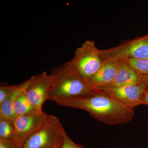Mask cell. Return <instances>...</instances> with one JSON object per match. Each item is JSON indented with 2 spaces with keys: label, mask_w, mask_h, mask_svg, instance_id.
I'll use <instances>...</instances> for the list:
<instances>
[{
  "label": "cell",
  "mask_w": 148,
  "mask_h": 148,
  "mask_svg": "<svg viewBox=\"0 0 148 148\" xmlns=\"http://www.w3.org/2000/svg\"><path fill=\"white\" fill-rule=\"evenodd\" d=\"M143 75L125 61H119L114 78L110 87L135 85L143 83Z\"/></svg>",
  "instance_id": "cell-10"
},
{
  "label": "cell",
  "mask_w": 148,
  "mask_h": 148,
  "mask_svg": "<svg viewBox=\"0 0 148 148\" xmlns=\"http://www.w3.org/2000/svg\"><path fill=\"white\" fill-rule=\"evenodd\" d=\"M147 87L143 83L135 85L110 87L100 89L122 106L130 109L141 105V98Z\"/></svg>",
  "instance_id": "cell-8"
},
{
  "label": "cell",
  "mask_w": 148,
  "mask_h": 148,
  "mask_svg": "<svg viewBox=\"0 0 148 148\" xmlns=\"http://www.w3.org/2000/svg\"><path fill=\"white\" fill-rule=\"evenodd\" d=\"M34 79V76L19 84V87L13 94L0 105V118L13 122L16 119L14 114L13 105L14 101L19 95L27 90Z\"/></svg>",
  "instance_id": "cell-11"
},
{
  "label": "cell",
  "mask_w": 148,
  "mask_h": 148,
  "mask_svg": "<svg viewBox=\"0 0 148 148\" xmlns=\"http://www.w3.org/2000/svg\"><path fill=\"white\" fill-rule=\"evenodd\" d=\"M54 102L62 107L84 110L95 119L110 125L127 123L132 120L135 114L134 110L122 106L99 90L88 96L59 99Z\"/></svg>",
  "instance_id": "cell-1"
},
{
  "label": "cell",
  "mask_w": 148,
  "mask_h": 148,
  "mask_svg": "<svg viewBox=\"0 0 148 148\" xmlns=\"http://www.w3.org/2000/svg\"><path fill=\"white\" fill-rule=\"evenodd\" d=\"M103 61L101 69L87 81L93 88L97 90L106 88L110 86L118 67L119 61L107 60Z\"/></svg>",
  "instance_id": "cell-9"
},
{
  "label": "cell",
  "mask_w": 148,
  "mask_h": 148,
  "mask_svg": "<svg viewBox=\"0 0 148 148\" xmlns=\"http://www.w3.org/2000/svg\"><path fill=\"white\" fill-rule=\"evenodd\" d=\"M103 61H124L148 58V34L134 39L125 41L115 47L100 50Z\"/></svg>",
  "instance_id": "cell-5"
},
{
  "label": "cell",
  "mask_w": 148,
  "mask_h": 148,
  "mask_svg": "<svg viewBox=\"0 0 148 148\" xmlns=\"http://www.w3.org/2000/svg\"><path fill=\"white\" fill-rule=\"evenodd\" d=\"M49 115L38 112L17 117L13 121L14 135L13 142L18 148L25 141L40 129Z\"/></svg>",
  "instance_id": "cell-6"
},
{
  "label": "cell",
  "mask_w": 148,
  "mask_h": 148,
  "mask_svg": "<svg viewBox=\"0 0 148 148\" xmlns=\"http://www.w3.org/2000/svg\"><path fill=\"white\" fill-rule=\"evenodd\" d=\"M0 148H17L12 140H0Z\"/></svg>",
  "instance_id": "cell-17"
},
{
  "label": "cell",
  "mask_w": 148,
  "mask_h": 148,
  "mask_svg": "<svg viewBox=\"0 0 148 148\" xmlns=\"http://www.w3.org/2000/svg\"><path fill=\"white\" fill-rule=\"evenodd\" d=\"M26 91L22 93L14 101L13 105L14 114L16 117L26 115L40 112L35 108L26 96Z\"/></svg>",
  "instance_id": "cell-12"
},
{
  "label": "cell",
  "mask_w": 148,
  "mask_h": 148,
  "mask_svg": "<svg viewBox=\"0 0 148 148\" xmlns=\"http://www.w3.org/2000/svg\"><path fill=\"white\" fill-rule=\"evenodd\" d=\"M66 133L58 118L49 115L41 128L18 148H61Z\"/></svg>",
  "instance_id": "cell-3"
},
{
  "label": "cell",
  "mask_w": 148,
  "mask_h": 148,
  "mask_svg": "<svg viewBox=\"0 0 148 148\" xmlns=\"http://www.w3.org/2000/svg\"><path fill=\"white\" fill-rule=\"evenodd\" d=\"M19 86V84L9 85L8 84H1L0 86V105L13 94L17 90Z\"/></svg>",
  "instance_id": "cell-15"
},
{
  "label": "cell",
  "mask_w": 148,
  "mask_h": 148,
  "mask_svg": "<svg viewBox=\"0 0 148 148\" xmlns=\"http://www.w3.org/2000/svg\"><path fill=\"white\" fill-rule=\"evenodd\" d=\"M54 82V77L52 74L43 72L34 75V80L26 90L25 93L28 100L40 112H43L44 103L49 99Z\"/></svg>",
  "instance_id": "cell-7"
},
{
  "label": "cell",
  "mask_w": 148,
  "mask_h": 148,
  "mask_svg": "<svg viewBox=\"0 0 148 148\" xmlns=\"http://www.w3.org/2000/svg\"><path fill=\"white\" fill-rule=\"evenodd\" d=\"M50 73L54 77V82L49 94V101L88 96L97 90L80 76L69 61L54 68Z\"/></svg>",
  "instance_id": "cell-2"
},
{
  "label": "cell",
  "mask_w": 148,
  "mask_h": 148,
  "mask_svg": "<svg viewBox=\"0 0 148 148\" xmlns=\"http://www.w3.org/2000/svg\"><path fill=\"white\" fill-rule=\"evenodd\" d=\"M69 61L80 76L87 81L99 71L104 62L100 49L93 41L88 40L77 49Z\"/></svg>",
  "instance_id": "cell-4"
},
{
  "label": "cell",
  "mask_w": 148,
  "mask_h": 148,
  "mask_svg": "<svg viewBox=\"0 0 148 148\" xmlns=\"http://www.w3.org/2000/svg\"><path fill=\"white\" fill-rule=\"evenodd\" d=\"M14 135L13 122L0 118V140L13 141Z\"/></svg>",
  "instance_id": "cell-13"
},
{
  "label": "cell",
  "mask_w": 148,
  "mask_h": 148,
  "mask_svg": "<svg viewBox=\"0 0 148 148\" xmlns=\"http://www.w3.org/2000/svg\"><path fill=\"white\" fill-rule=\"evenodd\" d=\"M143 82L148 89V75H143Z\"/></svg>",
  "instance_id": "cell-19"
},
{
  "label": "cell",
  "mask_w": 148,
  "mask_h": 148,
  "mask_svg": "<svg viewBox=\"0 0 148 148\" xmlns=\"http://www.w3.org/2000/svg\"><path fill=\"white\" fill-rule=\"evenodd\" d=\"M141 104L148 106V89L146 88L141 98Z\"/></svg>",
  "instance_id": "cell-18"
},
{
  "label": "cell",
  "mask_w": 148,
  "mask_h": 148,
  "mask_svg": "<svg viewBox=\"0 0 148 148\" xmlns=\"http://www.w3.org/2000/svg\"><path fill=\"white\" fill-rule=\"evenodd\" d=\"M61 148H86L79 145L76 144L70 138L69 135L66 133L64 137V143Z\"/></svg>",
  "instance_id": "cell-16"
},
{
  "label": "cell",
  "mask_w": 148,
  "mask_h": 148,
  "mask_svg": "<svg viewBox=\"0 0 148 148\" xmlns=\"http://www.w3.org/2000/svg\"><path fill=\"white\" fill-rule=\"evenodd\" d=\"M143 75H148V58L124 61Z\"/></svg>",
  "instance_id": "cell-14"
}]
</instances>
